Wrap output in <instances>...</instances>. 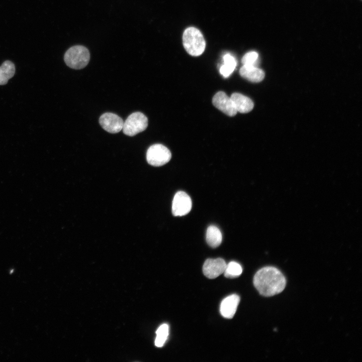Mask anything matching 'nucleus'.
I'll list each match as a JSON object with an SVG mask.
<instances>
[{"instance_id":"19","label":"nucleus","mask_w":362,"mask_h":362,"mask_svg":"<svg viewBox=\"0 0 362 362\" xmlns=\"http://www.w3.org/2000/svg\"><path fill=\"white\" fill-rule=\"evenodd\" d=\"M224 63L231 65L235 67L237 62L234 56L229 53H227L223 56Z\"/></svg>"},{"instance_id":"10","label":"nucleus","mask_w":362,"mask_h":362,"mask_svg":"<svg viewBox=\"0 0 362 362\" xmlns=\"http://www.w3.org/2000/svg\"><path fill=\"white\" fill-rule=\"evenodd\" d=\"M240 301V297L236 294L231 295L224 298L221 302L220 312L226 318L231 319L234 316Z\"/></svg>"},{"instance_id":"9","label":"nucleus","mask_w":362,"mask_h":362,"mask_svg":"<svg viewBox=\"0 0 362 362\" xmlns=\"http://www.w3.org/2000/svg\"><path fill=\"white\" fill-rule=\"evenodd\" d=\"M225 261L221 258H209L203 266L204 275L209 279H215L224 273L226 266Z\"/></svg>"},{"instance_id":"3","label":"nucleus","mask_w":362,"mask_h":362,"mask_svg":"<svg viewBox=\"0 0 362 362\" xmlns=\"http://www.w3.org/2000/svg\"><path fill=\"white\" fill-rule=\"evenodd\" d=\"M90 59L88 50L84 46L76 45L69 48L65 52L64 60L66 64L75 69L85 67Z\"/></svg>"},{"instance_id":"14","label":"nucleus","mask_w":362,"mask_h":362,"mask_svg":"<svg viewBox=\"0 0 362 362\" xmlns=\"http://www.w3.org/2000/svg\"><path fill=\"white\" fill-rule=\"evenodd\" d=\"M15 73L14 64L10 60L4 61L0 66V85L7 84Z\"/></svg>"},{"instance_id":"11","label":"nucleus","mask_w":362,"mask_h":362,"mask_svg":"<svg viewBox=\"0 0 362 362\" xmlns=\"http://www.w3.org/2000/svg\"><path fill=\"white\" fill-rule=\"evenodd\" d=\"M239 73L244 78L256 83L261 81L265 76L262 69L253 65H243L240 69Z\"/></svg>"},{"instance_id":"2","label":"nucleus","mask_w":362,"mask_h":362,"mask_svg":"<svg viewBox=\"0 0 362 362\" xmlns=\"http://www.w3.org/2000/svg\"><path fill=\"white\" fill-rule=\"evenodd\" d=\"M183 43L186 51L193 56L201 55L206 47V42L201 32L193 27L184 31Z\"/></svg>"},{"instance_id":"8","label":"nucleus","mask_w":362,"mask_h":362,"mask_svg":"<svg viewBox=\"0 0 362 362\" xmlns=\"http://www.w3.org/2000/svg\"><path fill=\"white\" fill-rule=\"evenodd\" d=\"M212 103L216 108L227 116L233 117L237 113L231 99L223 92L217 93L213 98Z\"/></svg>"},{"instance_id":"12","label":"nucleus","mask_w":362,"mask_h":362,"mask_svg":"<svg viewBox=\"0 0 362 362\" xmlns=\"http://www.w3.org/2000/svg\"><path fill=\"white\" fill-rule=\"evenodd\" d=\"M237 112L247 113L253 108L254 104L248 97L238 93H233L230 96Z\"/></svg>"},{"instance_id":"5","label":"nucleus","mask_w":362,"mask_h":362,"mask_svg":"<svg viewBox=\"0 0 362 362\" xmlns=\"http://www.w3.org/2000/svg\"><path fill=\"white\" fill-rule=\"evenodd\" d=\"M170 150L160 144L150 146L146 152V159L149 164L154 166H160L167 163L171 159Z\"/></svg>"},{"instance_id":"15","label":"nucleus","mask_w":362,"mask_h":362,"mask_svg":"<svg viewBox=\"0 0 362 362\" xmlns=\"http://www.w3.org/2000/svg\"><path fill=\"white\" fill-rule=\"evenodd\" d=\"M156 337L155 344L157 347H162L165 343L169 334V326L167 324L160 325L156 331Z\"/></svg>"},{"instance_id":"6","label":"nucleus","mask_w":362,"mask_h":362,"mask_svg":"<svg viewBox=\"0 0 362 362\" xmlns=\"http://www.w3.org/2000/svg\"><path fill=\"white\" fill-rule=\"evenodd\" d=\"M192 205L191 199L186 193L183 191L177 192L172 200V214L174 216H184L190 212Z\"/></svg>"},{"instance_id":"13","label":"nucleus","mask_w":362,"mask_h":362,"mask_svg":"<svg viewBox=\"0 0 362 362\" xmlns=\"http://www.w3.org/2000/svg\"><path fill=\"white\" fill-rule=\"evenodd\" d=\"M222 235L219 229L215 226L208 227L206 232V241L213 248L219 246L222 242Z\"/></svg>"},{"instance_id":"1","label":"nucleus","mask_w":362,"mask_h":362,"mask_svg":"<svg viewBox=\"0 0 362 362\" xmlns=\"http://www.w3.org/2000/svg\"><path fill=\"white\" fill-rule=\"evenodd\" d=\"M253 284L261 295L271 297L284 290L286 281L279 269L273 266H266L256 273Z\"/></svg>"},{"instance_id":"18","label":"nucleus","mask_w":362,"mask_h":362,"mask_svg":"<svg viewBox=\"0 0 362 362\" xmlns=\"http://www.w3.org/2000/svg\"><path fill=\"white\" fill-rule=\"evenodd\" d=\"M235 67L224 63L220 68L221 74L224 77H228L235 69Z\"/></svg>"},{"instance_id":"4","label":"nucleus","mask_w":362,"mask_h":362,"mask_svg":"<svg viewBox=\"0 0 362 362\" xmlns=\"http://www.w3.org/2000/svg\"><path fill=\"white\" fill-rule=\"evenodd\" d=\"M148 126V119L142 113L136 112L130 115L124 122L123 133L133 136L144 131Z\"/></svg>"},{"instance_id":"7","label":"nucleus","mask_w":362,"mask_h":362,"mask_svg":"<svg viewBox=\"0 0 362 362\" xmlns=\"http://www.w3.org/2000/svg\"><path fill=\"white\" fill-rule=\"evenodd\" d=\"M101 127L110 133H117L122 130L124 121L117 115L112 113L102 114L99 119Z\"/></svg>"},{"instance_id":"16","label":"nucleus","mask_w":362,"mask_h":362,"mask_svg":"<svg viewBox=\"0 0 362 362\" xmlns=\"http://www.w3.org/2000/svg\"><path fill=\"white\" fill-rule=\"evenodd\" d=\"M242 272V268L240 264L235 261H231L226 265L224 274L226 278H234L239 277Z\"/></svg>"},{"instance_id":"17","label":"nucleus","mask_w":362,"mask_h":362,"mask_svg":"<svg viewBox=\"0 0 362 362\" xmlns=\"http://www.w3.org/2000/svg\"><path fill=\"white\" fill-rule=\"evenodd\" d=\"M258 59V54L256 52L250 51L246 53L242 58L241 62L245 65L256 66Z\"/></svg>"}]
</instances>
